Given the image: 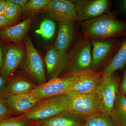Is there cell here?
Here are the masks:
<instances>
[{
	"label": "cell",
	"instance_id": "cell-10",
	"mask_svg": "<svg viewBox=\"0 0 126 126\" xmlns=\"http://www.w3.org/2000/svg\"><path fill=\"white\" fill-rule=\"evenodd\" d=\"M111 1L109 0H78L75 9L79 22L99 17L110 12Z\"/></svg>",
	"mask_w": 126,
	"mask_h": 126
},
{
	"label": "cell",
	"instance_id": "cell-16",
	"mask_svg": "<svg viewBox=\"0 0 126 126\" xmlns=\"http://www.w3.org/2000/svg\"><path fill=\"white\" fill-rule=\"evenodd\" d=\"M33 17L30 16L22 22L0 29V38L10 42L19 43L24 41L32 23Z\"/></svg>",
	"mask_w": 126,
	"mask_h": 126
},
{
	"label": "cell",
	"instance_id": "cell-31",
	"mask_svg": "<svg viewBox=\"0 0 126 126\" xmlns=\"http://www.w3.org/2000/svg\"><path fill=\"white\" fill-rule=\"evenodd\" d=\"M5 5L6 0H0V15H4Z\"/></svg>",
	"mask_w": 126,
	"mask_h": 126
},
{
	"label": "cell",
	"instance_id": "cell-32",
	"mask_svg": "<svg viewBox=\"0 0 126 126\" xmlns=\"http://www.w3.org/2000/svg\"><path fill=\"white\" fill-rule=\"evenodd\" d=\"M4 52L2 49V47L0 46V70L2 67V63H3V59H4Z\"/></svg>",
	"mask_w": 126,
	"mask_h": 126
},
{
	"label": "cell",
	"instance_id": "cell-12",
	"mask_svg": "<svg viewBox=\"0 0 126 126\" xmlns=\"http://www.w3.org/2000/svg\"><path fill=\"white\" fill-rule=\"evenodd\" d=\"M45 61L50 80L58 77L59 75L67 67V53L59 51L53 46L46 52Z\"/></svg>",
	"mask_w": 126,
	"mask_h": 126
},
{
	"label": "cell",
	"instance_id": "cell-8",
	"mask_svg": "<svg viewBox=\"0 0 126 126\" xmlns=\"http://www.w3.org/2000/svg\"><path fill=\"white\" fill-rule=\"evenodd\" d=\"M119 78L114 73L104 75L97 90L99 112L110 115L116 97L119 93Z\"/></svg>",
	"mask_w": 126,
	"mask_h": 126
},
{
	"label": "cell",
	"instance_id": "cell-1",
	"mask_svg": "<svg viewBox=\"0 0 126 126\" xmlns=\"http://www.w3.org/2000/svg\"><path fill=\"white\" fill-rule=\"evenodd\" d=\"M126 36V22L111 12L81 22L79 38L91 41L123 39Z\"/></svg>",
	"mask_w": 126,
	"mask_h": 126
},
{
	"label": "cell",
	"instance_id": "cell-20",
	"mask_svg": "<svg viewBox=\"0 0 126 126\" xmlns=\"http://www.w3.org/2000/svg\"><path fill=\"white\" fill-rule=\"evenodd\" d=\"M36 87L22 78L16 77L6 86L3 93L5 95L25 94L30 93Z\"/></svg>",
	"mask_w": 126,
	"mask_h": 126
},
{
	"label": "cell",
	"instance_id": "cell-27",
	"mask_svg": "<svg viewBox=\"0 0 126 126\" xmlns=\"http://www.w3.org/2000/svg\"><path fill=\"white\" fill-rule=\"evenodd\" d=\"M119 93L121 94L126 95V70L124 72L121 82L119 84Z\"/></svg>",
	"mask_w": 126,
	"mask_h": 126
},
{
	"label": "cell",
	"instance_id": "cell-25",
	"mask_svg": "<svg viewBox=\"0 0 126 126\" xmlns=\"http://www.w3.org/2000/svg\"><path fill=\"white\" fill-rule=\"evenodd\" d=\"M26 117L7 118L0 120V126H27Z\"/></svg>",
	"mask_w": 126,
	"mask_h": 126
},
{
	"label": "cell",
	"instance_id": "cell-22",
	"mask_svg": "<svg viewBox=\"0 0 126 126\" xmlns=\"http://www.w3.org/2000/svg\"><path fill=\"white\" fill-rule=\"evenodd\" d=\"M22 13V9L10 0H6L4 15L7 20L15 24L18 22Z\"/></svg>",
	"mask_w": 126,
	"mask_h": 126
},
{
	"label": "cell",
	"instance_id": "cell-19",
	"mask_svg": "<svg viewBox=\"0 0 126 126\" xmlns=\"http://www.w3.org/2000/svg\"><path fill=\"white\" fill-rule=\"evenodd\" d=\"M110 116L117 126H126V96L119 93Z\"/></svg>",
	"mask_w": 126,
	"mask_h": 126
},
{
	"label": "cell",
	"instance_id": "cell-3",
	"mask_svg": "<svg viewBox=\"0 0 126 126\" xmlns=\"http://www.w3.org/2000/svg\"><path fill=\"white\" fill-rule=\"evenodd\" d=\"M24 41L25 50V58L23 63L24 70L38 86L45 83L47 82L42 57L27 34Z\"/></svg>",
	"mask_w": 126,
	"mask_h": 126
},
{
	"label": "cell",
	"instance_id": "cell-26",
	"mask_svg": "<svg viewBox=\"0 0 126 126\" xmlns=\"http://www.w3.org/2000/svg\"><path fill=\"white\" fill-rule=\"evenodd\" d=\"M11 114L10 110L3 99L0 98V120L8 118Z\"/></svg>",
	"mask_w": 126,
	"mask_h": 126
},
{
	"label": "cell",
	"instance_id": "cell-24",
	"mask_svg": "<svg viewBox=\"0 0 126 126\" xmlns=\"http://www.w3.org/2000/svg\"><path fill=\"white\" fill-rule=\"evenodd\" d=\"M49 0H30L22 8V12L33 13L44 10Z\"/></svg>",
	"mask_w": 126,
	"mask_h": 126
},
{
	"label": "cell",
	"instance_id": "cell-23",
	"mask_svg": "<svg viewBox=\"0 0 126 126\" xmlns=\"http://www.w3.org/2000/svg\"><path fill=\"white\" fill-rule=\"evenodd\" d=\"M55 30L56 25L54 22L49 19H46L41 22L35 33L45 40H49L54 36Z\"/></svg>",
	"mask_w": 126,
	"mask_h": 126
},
{
	"label": "cell",
	"instance_id": "cell-29",
	"mask_svg": "<svg viewBox=\"0 0 126 126\" xmlns=\"http://www.w3.org/2000/svg\"><path fill=\"white\" fill-rule=\"evenodd\" d=\"M7 79L2 74H0V94L3 93L5 88Z\"/></svg>",
	"mask_w": 126,
	"mask_h": 126
},
{
	"label": "cell",
	"instance_id": "cell-17",
	"mask_svg": "<svg viewBox=\"0 0 126 126\" xmlns=\"http://www.w3.org/2000/svg\"><path fill=\"white\" fill-rule=\"evenodd\" d=\"M126 65V39L112 58L101 71L105 76H110Z\"/></svg>",
	"mask_w": 126,
	"mask_h": 126
},
{
	"label": "cell",
	"instance_id": "cell-18",
	"mask_svg": "<svg viewBox=\"0 0 126 126\" xmlns=\"http://www.w3.org/2000/svg\"><path fill=\"white\" fill-rule=\"evenodd\" d=\"M83 119L68 112L42 121L40 124L45 126H82Z\"/></svg>",
	"mask_w": 126,
	"mask_h": 126
},
{
	"label": "cell",
	"instance_id": "cell-15",
	"mask_svg": "<svg viewBox=\"0 0 126 126\" xmlns=\"http://www.w3.org/2000/svg\"><path fill=\"white\" fill-rule=\"evenodd\" d=\"M3 99L9 110L16 112L29 111L38 104L30 93L25 94L5 95Z\"/></svg>",
	"mask_w": 126,
	"mask_h": 126
},
{
	"label": "cell",
	"instance_id": "cell-4",
	"mask_svg": "<svg viewBox=\"0 0 126 126\" xmlns=\"http://www.w3.org/2000/svg\"><path fill=\"white\" fill-rule=\"evenodd\" d=\"M125 40V38L112 39L91 41V68L97 72L101 71L112 58Z\"/></svg>",
	"mask_w": 126,
	"mask_h": 126
},
{
	"label": "cell",
	"instance_id": "cell-6",
	"mask_svg": "<svg viewBox=\"0 0 126 126\" xmlns=\"http://www.w3.org/2000/svg\"><path fill=\"white\" fill-rule=\"evenodd\" d=\"M67 112L73 115L83 119L99 112L98 101L96 93L80 94L69 93Z\"/></svg>",
	"mask_w": 126,
	"mask_h": 126
},
{
	"label": "cell",
	"instance_id": "cell-21",
	"mask_svg": "<svg viewBox=\"0 0 126 126\" xmlns=\"http://www.w3.org/2000/svg\"><path fill=\"white\" fill-rule=\"evenodd\" d=\"M82 126H117L110 115L99 112L84 121Z\"/></svg>",
	"mask_w": 126,
	"mask_h": 126
},
{
	"label": "cell",
	"instance_id": "cell-9",
	"mask_svg": "<svg viewBox=\"0 0 126 126\" xmlns=\"http://www.w3.org/2000/svg\"><path fill=\"white\" fill-rule=\"evenodd\" d=\"M72 72L74 74L75 79L67 94H87L96 93L104 76L102 71L97 72L90 68Z\"/></svg>",
	"mask_w": 126,
	"mask_h": 126
},
{
	"label": "cell",
	"instance_id": "cell-2",
	"mask_svg": "<svg viewBox=\"0 0 126 126\" xmlns=\"http://www.w3.org/2000/svg\"><path fill=\"white\" fill-rule=\"evenodd\" d=\"M69 97L67 94L59 95L40 101L34 108L26 112L28 119L46 120L67 112Z\"/></svg>",
	"mask_w": 126,
	"mask_h": 126
},
{
	"label": "cell",
	"instance_id": "cell-11",
	"mask_svg": "<svg viewBox=\"0 0 126 126\" xmlns=\"http://www.w3.org/2000/svg\"><path fill=\"white\" fill-rule=\"evenodd\" d=\"M59 23L79 22L75 5L67 0H49L44 9Z\"/></svg>",
	"mask_w": 126,
	"mask_h": 126
},
{
	"label": "cell",
	"instance_id": "cell-13",
	"mask_svg": "<svg viewBox=\"0 0 126 126\" xmlns=\"http://www.w3.org/2000/svg\"><path fill=\"white\" fill-rule=\"evenodd\" d=\"M25 56V50L16 46H10L6 49L4 54L1 74L7 79L14 73Z\"/></svg>",
	"mask_w": 126,
	"mask_h": 126
},
{
	"label": "cell",
	"instance_id": "cell-5",
	"mask_svg": "<svg viewBox=\"0 0 126 126\" xmlns=\"http://www.w3.org/2000/svg\"><path fill=\"white\" fill-rule=\"evenodd\" d=\"M75 79L74 74L70 72L65 77H56L50 79L45 83L36 86L30 93L37 102L66 94L70 90Z\"/></svg>",
	"mask_w": 126,
	"mask_h": 126
},
{
	"label": "cell",
	"instance_id": "cell-30",
	"mask_svg": "<svg viewBox=\"0 0 126 126\" xmlns=\"http://www.w3.org/2000/svg\"><path fill=\"white\" fill-rule=\"evenodd\" d=\"M12 2L16 4L21 8H23L28 1L27 0H10Z\"/></svg>",
	"mask_w": 126,
	"mask_h": 126
},
{
	"label": "cell",
	"instance_id": "cell-28",
	"mask_svg": "<svg viewBox=\"0 0 126 126\" xmlns=\"http://www.w3.org/2000/svg\"><path fill=\"white\" fill-rule=\"evenodd\" d=\"M13 25L14 24L7 20L4 15H0V29Z\"/></svg>",
	"mask_w": 126,
	"mask_h": 126
},
{
	"label": "cell",
	"instance_id": "cell-14",
	"mask_svg": "<svg viewBox=\"0 0 126 126\" xmlns=\"http://www.w3.org/2000/svg\"><path fill=\"white\" fill-rule=\"evenodd\" d=\"M75 22L59 23L58 35L54 47L59 51L67 53L77 33Z\"/></svg>",
	"mask_w": 126,
	"mask_h": 126
},
{
	"label": "cell",
	"instance_id": "cell-33",
	"mask_svg": "<svg viewBox=\"0 0 126 126\" xmlns=\"http://www.w3.org/2000/svg\"><path fill=\"white\" fill-rule=\"evenodd\" d=\"M120 5L122 11L126 16V0L121 1Z\"/></svg>",
	"mask_w": 126,
	"mask_h": 126
},
{
	"label": "cell",
	"instance_id": "cell-7",
	"mask_svg": "<svg viewBox=\"0 0 126 126\" xmlns=\"http://www.w3.org/2000/svg\"><path fill=\"white\" fill-rule=\"evenodd\" d=\"M92 51V41L78 37L70 52L67 53V65L70 72L82 71L91 68Z\"/></svg>",
	"mask_w": 126,
	"mask_h": 126
},
{
	"label": "cell",
	"instance_id": "cell-34",
	"mask_svg": "<svg viewBox=\"0 0 126 126\" xmlns=\"http://www.w3.org/2000/svg\"><path fill=\"white\" fill-rule=\"evenodd\" d=\"M43 126V125H42V126Z\"/></svg>",
	"mask_w": 126,
	"mask_h": 126
}]
</instances>
